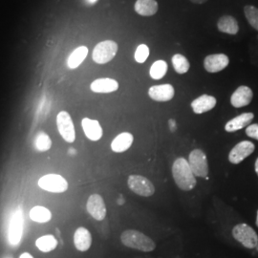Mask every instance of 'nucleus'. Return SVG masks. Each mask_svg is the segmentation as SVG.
<instances>
[{
  "mask_svg": "<svg viewBox=\"0 0 258 258\" xmlns=\"http://www.w3.org/2000/svg\"><path fill=\"white\" fill-rule=\"evenodd\" d=\"M172 176L177 186L184 190H192L196 185V178L184 158H178L172 165Z\"/></svg>",
  "mask_w": 258,
  "mask_h": 258,
  "instance_id": "nucleus-1",
  "label": "nucleus"
},
{
  "mask_svg": "<svg viewBox=\"0 0 258 258\" xmlns=\"http://www.w3.org/2000/svg\"><path fill=\"white\" fill-rule=\"evenodd\" d=\"M120 241L127 248L138 249L145 252L152 251L156 248L153 240L143 232L136 230H126L123 231L120 235Z\"/></svg>",
  "mask_w": 258,
  "mask_h": 258,
  "instance_id": "nucleus-2",
  "label": "nucleus"
},
{
  "mask_svg": "<svg viewBox=\"0 0 258 258\" xmlns=\"http://www.w3.org/2000/svg\"><path fill=\"white\" fill-rule=\"evenodd\" d=\"M232 236L247 249H254L257 247V233L245 223L238 224L232 229Z\"/></svg>",
  "mask_w": 258,
  "mask_h": 258,
  "instance_id": "nucleus-3",
  "label": "nucleus"
},
{
  "mask_svg": "<svg viewBox=\"0 0 258 258\" xmlns=\"http://www.w3.org/2000/svg\"><path fill=\"white\" fill-rule=\"evenodd\" d=\"M37 184L41 189L51 194H63L69 187L64 177L55 173L40 177Z\"/></svg>",
  "mask_w": 258,
  "mask_h": 258,
  "instance_id": "nucleus-4",
  "label": "nucleus"
},
{
  "mask_svg": "<svg viewBox=\"0 0 258 258\" xmlns=\"http://www.w3.org/2000/svg\"><path fill=\"white\" fill-rule=\"evenodd\" d=\"M118 52V44L112 40L98 43L93 50V60L98 64H105L111 61Z\"/></svg>",
  "mask_w": 258,
  "mask_h": 258,
  "instance_id": "nucleus-5",
  "label": "nucleus"
},
{
  "mask_svg": "<svg viewBox=\"0 0 258 258\" xmlns=\"http://www.w3.org/2000/svg\"><path fill=\"white\" fill-rule=\"evenodd\" d=\"M23 226H24V215L23 211L19 208L10 219L9 229H8V240L13 246L19 245L22 234H23Z\"/></svg>",
  "mask_w": 258,
  "mask_h": 258,
  "instance_id": "nucleus-6",
  "label": "nucleus"
},
{
  "mask_svg": "<svg viewBox=\"0 0 258 258\" xmlns=\"http://www.w3.org/2000/svg\"><path fill=\"white\" fill-rule=\"evenodd\" d=\"M56 126L60 136L67 143H74L76 140V130L74 122L70 114L66 111H60L56 116Z\"/></svg>",
  "mask_w": 258,
  "mask_h": 258,
  "instance_id": "nucleus-7",
  "label": "nucleus"
},
{
  "mask_svg": "<svg viewBox=\"0 0 258 258\" xmlns=\"http://www.w3.org/2000/svg\"><path fill=\"white\" fill-rule=\"evenodd\" d=\"M129 189L134 194L143 196L149 197L155 192L154 184H152L148 178L141 175H130L127 181Z\"/></svg>",
  "mask_w": 258,
  "mask_h": 258,
  "instance_id": "nucleus-8",
  "label": "nucleus"
},
{
  "mask_svg": "<svg viewBox=\"0 0 258 258\" xmlns=\"http://www.w3.org/2000/svg\"><path fill=\"white\" fill-rule=\"evenodd\" d=\"M188 164L196 177L206 178L209 174L208 159L203 150L194 149L188 157Z\"/></svg>",
  "mask_w": 258,
  "mask_h": 258,
  "instance_id": "nucleus-9",
  "label": "nucleus"
},
{
  "mask_svg": "<svg viewBox=\"0 0 258 258\" xmlns=\"http://www.w3.org/2000/svg\"><path fill=\"white\" fill-rule=\"evenodd\" d=\"M87 212L97 221H102L106 217V206L100 194H92L89 196L86 203Z\"/></svg>",
  "mask_w": 258,
  "mask_h": 258,
  "instance_id": "nucleus-10",
  "label": "nucleus"
},
{
  "mask_svg": "<svg viewBox=\"0 0 258 258\" xmlns=\"http://www.w3.org/2000/svg\"><path fill=\"white\" fill-rule=\"evenodd\" d=\"M255 149L254 145L249 141H243L232 148L229 154V160L231 164L238 165L243 162L247 157L253 153Z\"/></svg>",
  "mask_w": 258,
  "mask_h": 258,
  "instance_id": "nucleus-11",
  "label": "nucleus"
},
{
  "mask_svg": "<svg viewBox=\"0 0 258 258\" xmlns=\"http://www.w3.org/2000/svg\"><path fill=\"white\" fill-rule=\"evenodd\" d=\"M175 95L174 87L171 84H160L151 86L148 90V96L156 102H168Z\"/></svg>",
  "mask_w": 258,
  "mask_h": 258,
  "instance_id": "nucleus-12",
  "label": "nucleus"
},
{
  "mask_svg": "<svg viewBox=\"0 0 258 258\" xmlns=\"http://www.w3.org/2000/svg\"><path fill=\"white\" fill-rule=\"evenodd\" d=\"M230 63L229 56L225 54L208 55L204 60V67L209 73H218Z\"/></svg>",
  "mask_w": 258,
  "mask_h": 258,
  "instance_id": "nucleus-13",
  "label": "nucleus"
},
{
  "mask_svg": "<svg viewBox=\"0 0 258 258\" xmlns=\"http://www.w3.org/2000/svg\"><path fill=\"white\" fill-rule=\"evenodd\" d=\"M252 98H253V93L251 91V89L248 86L242 85L231 95V105L235 108L247 106L251 102Z\"/></svg>",
  "mask_w": 258,
  "mask_h": 258,
  "instance_id": "nucleus-14",
  "label": "nucleus"
},
{
  "mask_svg": "<svg viewBox=\"0 0 258 258\" xmlns=\"http://www.w3.org/2000/svg\"><path fill=\"white\" fill-rule=\"evenodd\" d=\"M82 126L83 132L87 139L93 142H97L101 140L103 134L102 125L97 120H91L89 118H84L82 120Z\"/></svg>",
  "mask_w": 258,
  "mask_h": 258,
  "instance_id": "nucleus-15",
  "label": "nucleus"
},
{
  "mask_svg": "<svg viewBox=\"0 0 258 258\" xmlns=\"http://www.w3.org/2000/svg\"><path fill=\"white\" fill-rule=\"evenodd\" d=\"M74 245L80 251H86L92 245V235L87 229L80 227L74 233Z\"/></svg>",
  "mask_w": 258,
  "mask_h": 258,
  "instance_id": "nucleus-16",
  "label": "nucleus"
},
{
  "mask_svg": "<svg viewBox=\"0 0 258 258\" xmlns=\"http://www.w3.org/2000/svg\"><path fill=\"white\" fill-rule=\"evenodd\" d=\"M90 89L94 93H102V94L115 92L119 89V83L113 79L102 78V79L95 80L90 85Z\"/></svg>",
  "mask_w": 258,
  "mask_h": 258,
  "instance_id": "nucleus-17",
  "label": "nucleus"
},
{
  "mask_svg": "<svg viewBox=\"0 0 258 258\" xmlns=\"http://www.w3.org/2000/svg\"><path fill=\"white\" fill-rule=\"evenodd\" d=\"M254 118L253 113H243L240 114L239 116L233 118L232 120H229L226 125H225V130L227 132H235L238 131L240 129L248 127L249 123L252 121Z\"/></svg>",
  "mask_w": 258,
  "mask_h": 258,
  "instance_id": "nucleus-18",
  "label": "nucleus"
},
{
  "mask_svg": "<svg viewBox=\"0 0 258 258\" xmlns=\"http://www.w3.org/2000/svg\"><path fill=\"white\" fill-rule=\"evenodd\" d=\"M217 101L214 97L210 95H202L191 102V107L195 114H203L213 109Z\"/></svg>",
  "mask_w": 258,
  "mask_h": 258,
  "instance_id": "nucleus-19",
  "label": "nucleus"
},
{
  "mask_svg": "<svg viewBox=\"0 0 258 258\" xmlns=\"http://www.w3.org/2000/svg\"><path fill=\"white\" fill-rule=\"evenodd\" d=\"M134 137L129 132H122L114 139L111 143V149L116 153L126 151L132 146Z\"/></svg>",
  "mask_w": 258,
  "mask_h": 258,
  "instance_id": "nucleus-20",
  "label": "nucleus"
},
{
  "mask_svg": "<svg viewBox=\"0 0 258 258\" xmlns=\"http://www.w3.org/2000/svg\"><path fill=\"white\" fill-rule=\"evenodd\" d=\"M134 8L140 16L151 17L158 12V3L156 0H137Z\"/></svg>",
  "mask_w": 258,
  "mask_h": 258,
  "instance_id": "nucleus-21",
  "label": "nucleus"
},
{
  "mask_svg": "<svg viewBox=\"0 0 258 258\" xmlns=\"http://www.w3.org/2000/svg\"><path fill=\"white\" fill-rule=\"evenodd\" d=\"M29 217L32 221L44 224L52 219V212L45 207L35 206L30 210Z\"/></svg>",
  "mask_w": 258,
  "mask_h": 258,
  "instance_id": "nucleus-22",
  "label": "nucleus"
},
{
  "mask_svg": "<svg viewBox=\"0 0 258 258\" xmlns=\"http://www.w3.org/2000/svg\"><path fill=\"white\" fill-rule=\"evenodd\" d=\"M218 30L222 33L229 35H236L239 31V26L236 19L231 16H224L217 22Z\"/></svg>",
  "mask_w": 258,
  "mask_h": 258,
  "instance_id": "nucleus-23",
  "label": "nucleus"
},
{
  "mask_svg": "<svg viewBox=\"0 0 258 258\" xmlns=\"http://www.w3.org/2000/svg\"><path fill=\"white\" fill-rule=\"evenodd\" d=\"M88 55V48L85 46H80L76 48L70 54L67 59V65L70 69H76L82 64L83 60Z\"/></svg>",
  "mask_w": 258,
  "mask_h": 258,
  "instance_id": "nucleus-24",
  "label": "nucleus"
},
{
  "mask_svg": "<svg viewBox=\"0 0 258 258\" xmlns=\"http://www.w3.org/2000/svg\"><path fill=\"white\" fill-rule=\"evenodd\" d=\"M36 246L42 252H50L57 247V240L55 239L54 235L46 234L37 238Z\"/></svg>",
  "mask_w": 258,
  "mask_h": 258,
  "instance_id": "nucleus-25",
  "label": "nucleus"
},
{
  "mask_svg": "<svg viewBox=\"0 0 258 258\" xmlns=\"http://www.w3.org/2000/svg\"><path fill=\"white\" fill-rule=\"evenodd\" d=\"M171 61H172L174 70L178 74H185L189 70V67H190L189 61L184 55L176 54L172 56Z\"/></svg>",
  "mask_w": 258,
  "mask_h": 258,
  "instance_id": "nucleus-26",
  "label": "nucleus"
},
{
  "mask_svg": "<svg viewBox=\"0 0 258 258\" xmlns=\"http://www.w3.org/2000/svg\"><path fill=\"white\" fill-rule=\"evenodd\" d=\"M167 72V63L165 60H157L151 65L149 75L153 80H161L166 76Z\"/></svg>",
  "mask_w": 258,
  "mask_h": 258,
  "instance_id": "nucleus-27",
  "label": "nucleus"
},
{
  "mask_svg": "<svg viewBox=\"0 0 258 258\" xmlns=\"http://www.w3.org/2000/svg\"><path fill=\"white\" fill-rule=\"evenodd\" d=\"M35 147L38 151L44 152L49 150L52 147V141L49 135L45 132H39L37 134V138L35 140Z\"/></svg>",
  "mask_w": 258,
  "mask_h": 258,
  "instance_id": "nucleus-28",
  "label": "nucleus"
},
{
  "mask_svg": "<svg viewBox=\"0 0 258 258\" xmlns=\"http://www.w3.org/2000/svg\"><path fill=\"white\" fill-rule=\"evenodd\" d=\"M246 19H248L249 25L258 31V9L254 6L248 5L244 8Z\"/></svg>",
  "mask_w": 258,
  "mask_h": 258,
  "instance_id": "nucleus-29",
  "label": "nucleus"
},
{
  "mask_svg": "<svg viewBox=\"0 0 258 258\" xmlns=\"http://www.w3.org/2000/svg\"><path fill=\"white\" fill-rule=\"evenodd\" d=\"M148 55H149V48L148 45L141 44L137 47L134 57L138 63H144L148 59Z\"/></svg>",
  "mask_w": 258,
  "mask_h": 258,
  "instance_id": "nucleus-30",
  "label": "nucleus"
},
{
  "mask_svg": "<svg viewBox=\"0 0 258 258\" xmlns=\"http://www.w3.org/2000/svg\"><path fill=\"white\" fill-rule=\"evenodd\" d=\"M246 134L249 138L255 139L258 141V123L249 124L246 128Z\"/></svg>",
  "mask_w": 258,
  "mask_h": 258,
  "instance_id": "nucleus-31",
  "label": "nucleus"
},
{
  "mask_svg": "<svg viewBox=\"0 0 258 258\" xmlns=\"http://www.w3.org/2000/svg\"><path fill=\"white\" fill-rule=\"evenodd\" d=\"M168 123H169V127L171 129V131H174L176 129V122L174 120H169L168 121Z\"/></svg>",
  "mask_w": 258,
  "mask_h": 258,
  "instance_id": "nucleus-32",
  "label": "nucleus"
},
{
  "mask_svg": "<svg viewBox=\"0 0 258 258\" xmlns=\"http://www.w3.org/2000/svg\"><path fill=\"white\" fill-rule=\"evenodd\" d=\"M19 258H34L33 257V255L32 254H30L29 252H23L20 256H19Z\"/></svg>",
  "mask_w": 258,
  "mask_h": 258,
  "instance_id": "nucleus-33",
  "label": "nucleus"
},
{
  "mask_svg": "<svg viewBox=\"0 0 258 258\" xmlns=\"http://www.w3.org/2000/svg\"><path fill=\"white\" fill-rule=\"evenodd\" d=\"M191 2H194V3H196V4H203L205 2H207L208 0H190Z\"/></svg>",
  "mask_w": 258,
  "mask_h": 258,
  "instance_id": "nucleus-34",
  "label": "nucleus"
},
{
  "mask_svg": "<svg viewBox=\"0 0 258 258\" xmlns=\"http://www.w3.org/2000/svg\"><path fill=\"white\" fill-rule=\"evenodd\" d=\"M84 1H85L86 4H88V5H93V4H95V3L98 2V0H84Z\"/></svg>",
  "mask_w": 258,
  "mask_h": 258,
  "instance_id": "nucleus-35",
  "label": "nucleus"
},
{
  "mask_svg": "<svg viewBox=\"0 0 258 258\" xmlns=\"http://www.w3.org/2000/svg\"><path fill=\"white\" fill-rule=\"evenodd\" d=\"M255 172H256V174L258 175V158L256 159V161H255Z\"/></svg>",
  "mask_w": 258,
  "mask_h": 258,
  "instance_id": "nucleus-36",
  "label": "nucleus"
},
{
  "mask_svg": "<svg viewBox=\"0 0 258 258\" xmlns=\"http://www.w3.org/2000/svg\"><path fill=\"white\" fill-rule=\"evenodd\" d=\"M256 226L258 227V211H257V216H256Z\"/></svg>",
  "mask_w": 258,
  "mask_h": 258,
  "instance_id": "nucleus-37",
  "label": "nucleus"
}]
</instances>
